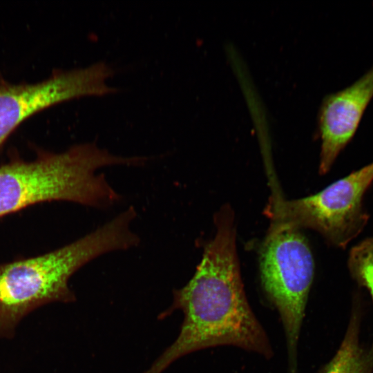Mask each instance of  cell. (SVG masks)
Returning <instances> with one entry per match:
<instances>
[{"label": "cell", "instance_id": "obj_8", "mask_svg": "<svg viewBox=\"0 0 373 373\" xmlns=\"http://www.w3.org/2000/svg\"><path fill=\"white\" fill-rule=\"evenodd\" d=\"M372 364L373 352L361 347L358 320L352 316L338 350L321 373H370Z\"/></svg>", "mask_w": 373, "mask_h": 373}, {"label": "cell", "instance_id": "obj_2", "mask_svg": "<svg viewBox=\"0 0 373 373\" xmlns=\"http://www.w3.org/2000/svg\"><path fill=\"white\" fill-rule=\"evenodd\" d=\"M137 216L129 207L84 237L37 256L0 263V340L12 338L21 321L46 305L75 299L68 282L81 267L114 251L140 243L131 229Z\"/></svg>", "mask_w": 373, "mask_h": 373}, {"label": "cell", "instance_id": "obj_5", "mask_svg": "<svg viewBox=\"0 0 373 373\" xmlns=\"http://www.w3.org/2000/svg\"><path fill=\"white\" fill-rule=\"evenodd\" d=\"M372 182L373 162L314 195L276 202L272 222L314 229L330 243L345 247L367 222L363 200Z\"/></svg>", "mask_w": 373, "mask_h": 373}, {"label": "cell", "instance_id": "obj_4", "mask_svg": "<svg viewBox=\"0 0 373 373\" xmlns=\"http://www.w3.org/2000/svg\"><path fill=\"white\" fill-rule=\"evenodd\" d=\"M314 274L312 254L299 229L272 222L260 251V276L283 323L288 373H298V345Z\"/></svg>", "mask_w": 373, "mask_h": 373}, {"label": "cell", "instance_id": "obj_3", "mask_svg": "<svg viewBox=\"0 0 373 373\" xmlns=\"http://www.w3.org/2000/svg\"><path fill=\"white\" fill-rule=\"evenodd\" d=\"M140 162L138 156L115 155L95 142L75 144L59 153L39 150L31 160L15 156L0 164V217L51 201L106 209L121 195L97 170L139 166Z\"/></svg>", "mask_w": 373, "mask_h": 373}, {"label": "cell", "instance_id": "obj_7", "mask_svg": "<svg viewBox=\"0 0 373 373\" xmlns=\"http://www.w3.org/2000/svg\"><path fill=\"white\" fill-rule=\"evenodd\" d=\"M373 98V66L356 82L323 99L318 113L321 140L319 172L327 173L354 137Z\"/></svg>", "mask_w": 373, "mask_h": 373}, {"label": "cell", "instance_id": "obj_9", "mask_svg": "<svg viewBox=\"0 0 373 373\" xmlns=\"http://www.w3.org/2000/svg\"><path fill=\"white\" fill-rule=\"evenodd\" d=\"M348 267L358 283L368 289L373 300V238L363 240L352 248Z\"/></svg>", "mask_w": 373, "mask_h": 373}, {"label": "cell", "instance_id": "obj_6", "mask_svg": "<svg viewBox=\"0 0 373 373\" xmlns=\"http://www.w3.org/2000/svg\"><path fill=\"white\" fill-rule=\"evenodd\" d=\"M104 66L55 70L36 83H12L0 76V149L26 119L58 104L90 95H105L108 87Z\"/></svg>", "mask_w": 373, "mask_h": 373}, {"label": "cell", "instance_id": "obj_1", "mask_svg": "<svg viewBox=\"0 0 373 373\" xmlns=\"http://www.w3.org/2000/svg\"><path fill=\"white\" fill-rule=\"evenodd\" d=\"M233 218L228 205L216 214V235L204 248L194 275L173 292V308L184 315L180 334L144 373H162L186 354L221 345L272 356L268 336L244 289Z\"/></svg>", "mask_w": 373, "mask_h": 373}]
</instances>
